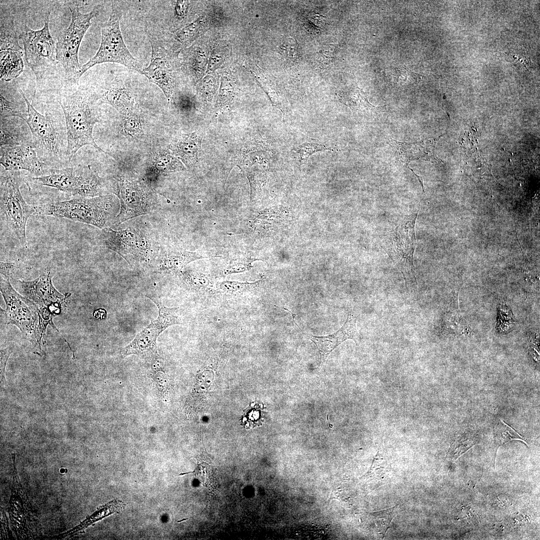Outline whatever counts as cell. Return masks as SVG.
Here are the masks:
<instances>
[{
  "instance_id": "31",
  "label": "cell",
  "mask_w": 540,
  "mask_h": 540,
  "mask_svg": "<svg viewBox=\"0 0 540 540\" xmlns=\"http://www.w3.org/2000/svg\"><path fill=\"white\" fill-rule=\"evenodd\" d=\"M260 259L251 256H244L231 259L222 272V276L228 274L242 272L250 270L252 263Z\"/></svg>"
},
{
  "instance_id": "49",
  "label": "cell",
  "mask_w": 540,
  "mask_h": 540,
  "mask_svg": "<svg viewBox=\"0 0 540 540\" xmlns=\"http://www.w3.org/2000/svg\"><path fill=\"white\" fill-rule=\"evenodd\" d=\"M187 519H188L187 518H184V519H182V520H178V522H182V521H183V520H187Z\"/></svg>"
},
{
  "instance_id": "48",
  "label": "cell",
  "mask_w": 540,
  "mask_h": 540,
  "mask_svg": "<svg viewBox=\"0 0 540 540\" xmlns=\"http://www.w3.org/2000/svg\"><path fill=\"white\" fill-rule=\"evenodd\" d=\"M282 308L283 309H284V310H286L288 311V312H290V314H292V320H293V321H294V324H296V326H298V327H299V326H298V324H297L296 323V322H295V320H294V318H295V317L296 316V314H294V313H292V312L291 311H290V310H288V309L286 308Z\"/></svg>"
},
{
  "instance_id": "23",
  "label": "cell",
  "mask_w": 540,
  "mask_h": 540,
  "mask_svg": "<svg viewBox=\"0 0 540 540\" xmlns=\"http://www.w3.org/2000/svg\"><path fill=\"white\" fill-rule=\"evenodd\" d=\"M22 52L2 50L0 52V78L2 81L9 82L18 76L23 72Z\"/></svg>"
},
{
  "instance_id": "36",
  "label": "cell",
  "mask_w": 540,
  "mask_h": 540,
  "mask_svg": "<svg viewBox=\"0 0 540 540\" xmlns=\"http://www.w3.org/2000/svg\"><path fill=\"white\" fill-rule=\"evenodd\" d=\"M124 116L123 128L126 134L134 136L142 130V120L140 116L134 110Z\"/></svg>"
},
{
  "instance_id": "42",
  "label": "cell",
  "mask_w": 540,
  "mask_h": 540,
  "mask_svg": "<svg viewBox=\"0 0 540 540\" xmlns=\"http://www.w3.org/2000/svg\"><path fill=\"white\" fill-rule=\"evenodd\" d=\"M422 76L412 72L406 66H402L394 70V78L400 84H410L420 80Z\"/></svg>"
},
{
  "instance_id": "6",
  "label": "cell",
  "mask_w": 540,
  "mask_h": 540,
  "mask_svg": "<svg viewBox=\"0 0 540 540\" xmlns=\"http://www.w3.org/2000/svg\"><path fill=\"white\" fill-rule=\"evenodd\" d=\"M0 292L6 305L1 314L6 323L16 326L22 335L32 344L39 355L42 352V342L45 333L42 329L37 306L31 300L21 295L12 286L10 280L0 276Z\"/></svg>"
},
{
  "instance_id": "1",
  "label": "cell",
  "mask_w": 540,
  "mask_h": 540,
  "mask_svg": "<svg viewBox=\"0 0 540 540\" xmlns=\"http://www.w3.org/2000/svg\"><path fill=\"white\" fill-rule=\"evenodd\" d=\"M98 102L96 94L85 88H80L71 94L59 97L58 102L65 119L68 161L85 146H92L105 152L96 144L93 137L94 126L100 122L96 108Z\"/></svg>"
},
{
  "instance_id": "21",
  "label": "cell",
  "mask_w": 540,
  "mask_h": 540,
  "mask_svg": "<svg viewBox=\"0 0 540 540\" xmlns=\"http://www.w3.org/2000/svg\"><path fill=\"white\" fill-rule=\"evenodd\" d=\"M201 135L198 132L182 134L169 145L168 148L187 166H195L201 154Z\"/></svg>"
},
{
  "instance_id": "41",
  "label": "cell",
  "mask_w": 540,
  "mask_h": 540,
  "mask_svg": "<svg viewBox=\"0 0 540 540\" xmlns=\"http://www.w3.org/2000/svg\"><path fill=\"white\" fill-rule=\"evenodd\" d=\"M228 50L226 46H216L212 50L208 68V71L214 70L224 64L228 56Z\"/></svg>"
},
{
  "instance_id": "14",
  "label": "cell",
  "mask_w": 540,
  "mask_h": 540,
  "mask_svg": "<svg viewBox=\"0 0 540 540\" xmlns=\"http://www.w3.org/2000/svg\"><path fill=\"white\" fill-rule=\"evenodd\" d=\"M152 48L150 64L143 68L142 74L162 91L167 100H171L176 84L175 64L172 52L164 46V42L147 32Z\"/></svg>"
},
{
  "instance_id": "33",
  "label": "cell",
  "mask_w": 540,
  "mask_h": 540,
  "mask_svg": "<svg viewBox=\"0 0 540 540\" xmlns=\"http://www.w3.org/2000/svg\"><path fill=\"white\" fill-rule=\"evenodd\" d=\"M494 432L495 442L498 448L510 440H520L526 444L522 436L502 420H500L498 424L496 426Z\"/></svg>"
},
{
  "instance_id": "4",
  "label": "cell",
  "mask_w": 540,
  "mask_h": 540,
  "mask_svg": "<svg viewBox=\"0 0 540 540\" xmlns=\"http://www.w3.org/2000/svg\"><path fill=\"white\" fill-rule=\"evenodd\" d=\"M71 20L68 28L60 33L56 42V60L64 70L66 78L76 82L80 79L82 66L78 60V50L82 40L91 25L92 20L99 14V9L94 8L84 14L80 10V2H74L68 5Z\"/></svg>"
},
{
  "instance_id": "16",
  "label": "cell",
  "mask_w": 540,
  "mask_h": 540,
  "mask_svg": "<svg viewBox=\"0 0 540 540\" xmlns=\"http://www.w3.org/2000/svg\"><path fill=\"white\" fill-rule=\"evenodd\" d=\"M0 162L4 170H26L34 177L48 174L54 170L40 158L32 144L0 147Z\"/></svg>"
},
{
  "instance_id": "46",
  "label": "cell",
  "mask_w": 540,
  "mask_h": 540,
  "mask_svg": "<svg viewBox=\"0 0 540 540\" xmlns=\"http://www.w3.org/2000/svg\"><path fill=\"white\" fill-rule=\"evenodd\" d=\"M331 46L330 50L328 51H321L316 56V62L318 64V66L320 68H324L328 65L332 60V56L330 54V50L331 49Z\"/></svg>"
},
{
  "instance_id": "10",
  "label": "cell",
  "mask_w": 540,
  "mask_h": 540,
  "mask_svg": "<svg viewBox=\"0 0 540 540\" xmlns=\"http://www.w3.org/2000/svg\"><path fill=\"white\" fill-rule=\"evenodd\" d=\"M158 306V316L140 332L123 350L124 356L134 354L152 362L158 358L156 340L160 334L168 327L180 324L178 307L168 308L158 298L147 296Z\"/></svg>"
},
{
  "instance_id": "27",
  "label": "cell",
  "mask_w": 540,
  "mask_h": 540,
  "mask_svg": "<svg viewBox=\"0 0 540 540\" xmlns=\"http://www.w3.org/2000/svg\"><path fill=\"white\" fill-rule=\"evenodd\" d=\"M338 101L354 111L366 112L374 106L368 100L366 94L358 86L336 94Z\"/></svg>"
},
{
  "instance_id": "29",
  "label": "cell",
  "mask_w": 540,
  "mask_h": 540,
  "mask_svg": "<svg viewBox=\"0 0 540 540\" xmlns=\"http://www.w3.org/2000/svg\"><path fill=\"white\" fill-rule=\"evenodd\" d=\"M154 165L156 173L167 174L186 170L180 160L168 150H162L156 156Z\"/></svg>"
},
{
  "instance_id": "13",
  "label": "cell",
  "mask_w": 540,
  "mask_h": 540,
  "mask_svg": "<svg viewBox=\"0 0 540 540\" xmlns=\"http://www.w3.org/2000/svg\"><path fill=\"white\" fill-rule=\"evenodd\" d=\"M52 278L50 270H46L34 280L17 281L22 294L36 304L42 316L54 317L60 314L66 309V300L70 295L58 292Z\"/></svg>"
},
{
  "instance_id": "25",
  "label": "cell",
  "mask_w": 540,
  "mask_h": 540,
  "mask_svg": "<svg viewBox=\"0 0 540 540\" xmlns=\"http://www.w3.org/2000/svg\"><path fill=\"white\" fill-rule=\"evenodd\" d=\"M206 58L202 48L194 45L184 52V64L186 72L195 81L202 76L206 64Z\"/></svg>"
},
{
  "instance_id": "24",
  "label": "cell",
  "mask_w": 540,
  "mask_h": 540,
  "mask_svg": "<svg viewBox=\"0 0 540 540\" xmlns=\"http://www.w3.org/2000/svg\"><path fill=\"white\" fill-rule=\"evenodd\" d=\"M178 274L184 286L190 292H216L214 282L208 274L192 270H182Z\"/></svg>"
},
{
  "instance_id": "5",
  "label": "cell",
  "mask_w": 540,
  "mask_h": 540,
  "mask_svg": "<svg viewBox=\"0 0 540 540\" xmlns=\"http://www.w3.org/2000/svg\"><path fill=\"white\" fill-rule=\"evenodd\" d=\"M42 186L54 188L74 198L106 195L107 183L89 165L54 169L50 174L31 178Z\"/></svg>"
},
{
  "instance_id": "37",
  "label": "cell",
  "mask_w": 540,
  "mask_h": 540,
  "mask_svg": "<svg viewBox=\"0 0 540 540\" xmlns=\"http://www.w3.org/2000/svg\"><path fill=\"white\" fill-rule=\"evenodd\" d=\"M474 444V440L466 439L458 434L447 454V458L456 459Z\"/></svg>"
},
{
  "instance_id": "39",
  "label": "cell",
  "mask_w": 540,
  "mask_h": 540,
  "mask_svg": "<svg viewBox=\"0 0 540 540\" xmlns=\"http://www.w3.org/2000/svg\"><path fill=\"white\" fill-rule=\"evenodd\" d=\"M324 16L316 10L310 12L304 16L306 28L313 33H318L324 26Z\"/></svg>"
},
{
  "instance_id": "15",
  "label": "cell",
  "mask_w": 540,
  "mask_h": 540,
  "mask_svg": "<svg viewBox=\"0 0 540 540\" xmlns=\"http://www.w3.org/2000/svg\"><path fill=\"white\" fill-rule=\"evenodd\" d=\"M114 193L120 202V210L114 218V224H120L150 212L151 204L142 184L139 181L120 179Z\"/></svg>"
},
{
  "instance_id": "2",
  "label": "cell",
  "mask_w": 540,
  "mask_h": 540,
  "mask_svg": "<svg viewBox=\"0 0 540 540\" xmlns=\"http://www.w3.org/2000/svg\"><path fill=\"white\" fill-rule=\"evenodd\" d=\"M114 204L111 194L74 198L36 206L35 214L66 218L102 229L114 214Z\"/></svg>"
},
{
  "instance_id": "8",
  "label": "cell",
  "mask_w": 540,
  "mask_h": 540,
  "mask_svg": "<svg viewBox=\"0 0 540 540\" xmlns=\"http://www.w3.org/2000/svg\"><path fill=\"white\" fill-rule=\"evenodd\" d=\"M19 91L27 108L26 123L32 137V146L40 158L50 168L56 169L62 163L64 152L61 134L51 118L36 110L20 88Z\"/></svg>"
},
{
  "instance_id": "43",
  "label": "cell",
  "mask_w": 540,
  "mask_h": 540,
  "mask_svg": "<svg viewBox=\"0 0 540 540\" xmlns=\"http://www.w3.org/2000/svg\"><path fill=\"white\" fill-rule=\"evenodd\" d=\"M215 80L212 77H206L197 87L198 94L205 100L210 101L215 92Z\"/></svg>"
},
{
  "instance_id": "32",
  "label": "cell",
  "mask_w": 540,
  "mask_h": 540,
  "mask_svg": "<svg viewBox=\"0 0 540 540\" xmlns=\"http://www.w3.org/2000/svg\"><path fill=\"white\" fill-rule=\"evenodd\" d=\"M203 17L201 16L186 26L176 32L175 38L183 44H186L194 40L199 35L202 26Z\"/></svg>"
},
{
  "instance_id": "35",
  "label": "cell",
  "mask_w": 540,
  "mask_h": 540,
  "mask_svg": "<svg viewBox=\"0 0 540 540\" xmlns=\"http://www.w3.org/2000/svg\"><path fill=\"white\" fill-rule=\"evenodd\" d=\"M0 118L10 117L19 118L24 120L27 118V112L22 110V107L0 94Z\"/></svg>"
},
{
  "instance_id": "19",
  "label": "cell",
  "mask_w": 540,
  "mask_h": 540,
  "mask_svg": "<svg viewBox=\"0 0 540 540\" xmlns=\"http://www.w3.org/2000/svg\"><path fill=\"white\" fill-rule=\"evenodd\" d=\"M95 94L100 104H109L123 115L134 110V98L130 90L124 84L114 80L109 81Z\"/></svg>"
},
{
  "instance_id": "34",
  "label": "cell",
  "mask_w": 540,
  "mask_h": 540,
  "mask_svg": "<svg viewBox=\"0 0 540 540\" xmlns=\"http://www.w3.org/2000/svg\"><path fill=\"white\" fill-rule=\"evenodd\" d=\"M235 83L232 76L226 74L222 78L218 100L219 106H224L231 103L234 95Z\"/></svg>"
},
{
  "instance_id": "26",
  "label": "cell",
  "mask_w": 540,
  "mask_h": 540,
  "mask_svg": "<svg viewBox=\"0 0 540 540\" xmlns=\"http://www.w3.org/2000/svg\"><path fill=\"white\" fill-rule=\"evenodd\" d=\"M0 51L22 52L15 31L14 18L11 14H0Z\"/></svg>"
},
{
  "instance_id": "44",
  "label": "cell",
  "mask_w": 540,
  "mask_h": 540,
  "mask_svg": "<svg viewBox=\"0 0 540 540\" xmlns=\"http://www.w3.org/2000/svg\"><path fill=\"white\" fill-rule=\"evenodd\" d=\"M282 50L284 51V56L287 62L292 64L298 60L300 52L298 46L293 39L290 38L288 42L284 44Z\"/></svg>"
},
{
  "instance_id": "3",
  "label": "cell",
  "mask_w": 540,
  "mask_h": 540,
  "mask_svg": "<svg viewBox=\"0 0 540 540\" xmlns=\"http://www.w3.org/2000/svg\"><path fill=\"white\" fill-rule=\"evenodd\" d=\"M23 182L20 172L4 170L0 180V218L10 234L20 244L26 242L28 218L36 213V206L26 203L20 192Z\"/></svg>"
},
{
  "instance_id": "47",
  "label": "cell",
  "mask_w": 540,
  "mask_h": 540,
  "mask_svg": "<svg viewBox=\"0 0 540 540\" xmlns=\"http://www.w3.org/2000/svg\"><path fill=\"white\" fill-rule=\"evenodd\" d=\"M10 354V349L5 348L0 350V373L2 374V380L4 378L6 364Z\"/></svg>"
},
{
  "instance_id": "22",
  "label": "cell",
  "mask_w": 540,
  "mask_h": 540,
  "mask_svg": "<svg viewBox=\"0 0 540 540\" xmlns=\"http://www.w3.org/2000/svg\"><path fill=\"white\" fill-rule=\"evenodd\" d=\"M19 118H0V140L2 146H14L24 144H32V137L26 124Z\"/></svg>"
},
{
  "instance_id": "38",
  "label": "cell",
  "mask_w": 540,
  "mask_h": 540,
  "mask_svg": "<svg viewBox=\"0 0 540 540\" xmlns=\"http://www.w3.org/2000/svg\"><path fill=\"white\" fill-rule=\"evenodd\" d=\"M390 466L386 460L382 457L378 451L376 454L374 456L370 472L367 474L368 478H381L385 474L388 472Z\"/></svg>"
},
{
  "instance_id": "12",
  "label": "cell",
  "mask_w": 540,
  "mask_h": 540,
  "mask_svg": "<svg viewBox=\"0 0 540 540\" xmlns=\"http://www.w3.org/2000/svg\"><path fill=\"white\" fill-rule=\"evenodd\" d=\"M103 242L106 248L124 258L130 265L144 266L152 261V252L147 238L135 228L102 230Z\"/></svg>"
},
{
  "instance_id": "9",
  "label": "cell",
  "mask_w": 540,
  "mask_h": 540,
  "mask_svg": "<svg viewBox=\"0 0 540 540\" xmlns=\"http://www.w3.org/2000/svg\"><path fill=\"white\" fill-rule=\"evenodd\" d=\"M419 209L406 216L388 238L386 250L402 274L407 288H415L417 282L414 264L416 246L415 224Z\"/></svg>"
},
{
  "instance_id": "20",
  "label": "cell",
  "mask_w": 540,
  "mask_h": 540,
  "mask_svg": "<svg viewBox=\"0 0 540 540\" xmlns=\"http://www.w3.org/2000/svg\"><path fill=\"white\" fill-rule=\"evenodd\" d=\"M208 258L197 252L180 249L162 250L158 258L156 270L161 274H178L189 263Z\"/></svg>"
},
{
  "instance_id": "30",
  "label": "cell",
  "mask_w": 540,
  "mask_h": 540,
  "mask_svg": "<svg viewBox=\"0 0 540 540\" xmlns=\"http://www.w3.org/2000/svg\"><path fill=\"white\" fill-rule=\"evenodd\" d=\"M399 504L384 510L370 514V518L374 525L376 533L382 538L389 528L394 518L396 515Z\"/></svg>"
},
{
  "instance_id": "28",
  "label": "cell",
  "mask_w": 540,
  "mask_h": 540,
  "mask_svg": "<svg viewBox=\"0 0 540 540\" xmlns=\"http://www.w3.org/2000/svg\"><path fill=\"white\" fill-rule=\"evenodd\" d=\"M264 278L254 282H239L234 280H224L216 284V292L226 294L240 296L251 292L260 287L264 282Z\"/></svg>"
},
{
  "instance_id": "45",
  "label": "cell",
  "mask_w": 540,
  "mask_h": 540,
  "mask_svg": "<svg viewBox=\"0 0 540 540\" xmlns=\"http://www.w3.org/2000/svg\"><path fill=\"white\" fill-rule=\"evenodd\" d=\"M0 274L6 278L14 280L18 276V267L16 264L12 262H0Z\"/></svg>"
},
{
  "instance_id": "11",
  "label": "cell",
  "mask_w": 540,
  "mask_h": 540,
  "mask_svg": "<svg viewBox=\"0 0 540 540\" xmlns=\"http://www.w3.org/2000/svg\"><path fill=\"white\" fill-rule=\"evenodd\" d=\"M50 13L42 28L34 30L26 24L20 35L22 41L28 66L36 77L37 83L46 71L55 66L56 60V43L49 30Z\"/></svg>"
},
{
  "instance_id": "17",
  "label": "cell",
  "mask_w": 540,
  "mask_h": 540,
  "mask_svg": "<svg viewBox=\"0 0 540 540\" xmlns=\"http://www.w3.org/2000/svg\"><path fill=\"white\" fill-rule=\"evenodd\" d=\"M356 318L348 312L344 324L336 332L324 336L308 335V338L317 348L322 364L329 354L338 345L346 340H353L357 345L360 341V336L356 326Z\"/></svg>"
},
{
  "instance_id": "18",
  "label": "cell",
  "mask_w": 540,
  "mask_h": 540,
  "mask_svg": "<svg viewBox=\"0 0 540 540\" xmlns=\"http://www.w3.org/2000/svg\"><path fill=\"white\" fill-rule=\"evenodd\" d=\"M439 138H428L414 142H400L392 140L400 162L408 164L411 161L422 160L436 164H442L435 152L436 142Z\"/></svg>"
},
{
  "instance_id": "40",
  "label": "cell",
  "mask_w": 540,
  "mask_h": 540,
  "mask_svg": "<svg viewBox=\"0 0 540 540\" xmlns=\"http://www.w3.org/2000/svg\"><path fill=\"white\" fill-rule=\"evenodd\" d=\"M326 150H330V148L324 144L308 142L300 145L295 151L299 155V162L300 164H305L308 157L312 154Z\"/></svg>"
},
{
  "instance_id": "7",
  "label": "cell",
  "mask_w": 540,
  "mask_h": 540,
  "mask_svg": "<svg viewBox=\"0 0 540 540\" xmlns=\"http://www.w3.org/2000/svg\"><path fill=\"white\" fill-rule=\"evenodd\" d=\"M122 16L120 7L113 2L109 18L102 26L100 48L95 55L82 66L80 78L90 68L104 62L120 64L142 74L143 68L132 55L124 40L120 28Z\"/></svg>"
}]
</instances>
